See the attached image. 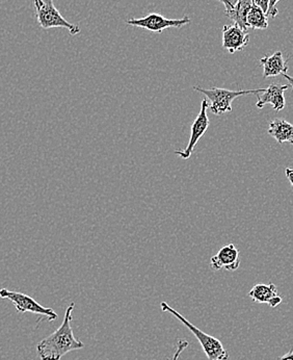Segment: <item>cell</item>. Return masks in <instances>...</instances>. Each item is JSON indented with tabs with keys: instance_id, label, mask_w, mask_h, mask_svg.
<instances>
[{
	"instance_id": "obj_21",
	"label": "cell",
	"mask_w": 293,
	"mask_h": 360,
	"mask_svg": "<svg viewBox=\"0 0 293 360\" xmlns=\"http://www.w3.org/2000/svg\"><path fill=\"white\" fill-rule=\"evenodd\" d=\"M279 360H293V352L290 350L287 354L283 355Z\"/></svg>"
},
{
	"instance_id": "obj_8",
	"label": "cell",
	"mask_w": 293,
	"mask_h": 360,
	"mask_svg": "<svg viewBox=\"0 0 293 360\" xmlns=\"http://www.w3.org/2000/svg\"><path fill=\"white\" fill-rule=\"evenodd\" d=\"M240 266V251L235 245L229 244L221 247L220 251L210 259V266L212 270H226L234 272Z\"/></svg>"
},
{
	"instance_id": "obj_14",
	"label": "cell",
	"mask_w": 293,
	"mask_h": 360,
	"mask_svg": "<svg viewBox=\"0 0 293 360\" xmlns=\"http://www.w3.org/2000/svg\"><path fill=\"white\" fill-rule=\"evenodd\" d=\"M253 6V0H238L233 10L225 12L226 16L229 17L234 25L240 26L245 32L247 30V15Z\"/></svg>"
},
{
	"instance_id": "obj_16",
	"label": "cell",
	"mask_w": 293,
	"mask_h": 360,
	"mask_svg": "<svg viewBox=\"0 0 293 360\" xmlns=\"http://www.w3.org/2000/svg\"><path fill=\"white\" fill-rule=\"evenodd\" d=\"M279 1L280 0H268V12H266V16L275 18L279 14V11L277 8V4Z\"/></svg>"
},
{
	"instance_id": "obj_10",
	"label": "cell",
	"mask_w": 293,
	"mask_h": 360,
	"mask_svg": "<svg viewBox=\"0 0 293 360\" xmlns=\"http://www.w3.org/2000/svg\"><path fill=\"white\" fill-rule=\"evenodd\" d=\"M249 42V36L247 32L236 25H225L223 27V47L230 52L242 51Z\"/></svg>"
},
{
	"instance_id": "obj_5",
	"label": "cell",
	"mask_w": 293,
	"mask_h": 360,
	"mask_svg": "<svg viewBox=\"0 0 293 360\" xmlns=\"http://www.w3.org/2000/svg\"><path fill=\"white\" fill-rule=\"evenodd\" d=\"M0 298L10 300L16 307L17 311L20 312V314L32 312V314L45 316L49 322L58 319V314L53 309L42 307L32 297L22 294V292H13V290H6V288H1L0 290Z\"/></svg>"
},
{
	"instance_id": "obj_18",
	"label": "cell",
	"mask_w": 293,
	"mask_h": 360,
	"mask_svg": "<svg viewBox=\"0 0 293 360\" xmlns=\"http://www.w3.org/2000/svg\"><path fill=\"white\" fill-rule=\"evenodd\" d=\"M219 1H221L225 6V12H228V11L233 10L238 0H219Z\"/></svg>"
},
{
	"instance_id": "obj_1",
	"label": "cell",
	"mask_w": 293,
	"mask_h": 360,
	"mask_svg": "<svg viewBox=\"0 0 293 360\" xmlns=\"http://www.w3.org/2000/svg\"><path fill=\"white\" fill-rule=\"evenodd\" d=\"M75 304L71 303L65 312L64 321L58 330L41 340L37 346V352L41 360H60L72 351L84 348V344L74 336L71 322Z\"/></svg>"
},
{
	"instance_id": "obj_9",
	"label": "cell",
	"mask_w": 293,
	"mask_h": 360,
	"mask_svg": "<svg viewBox=\"0 0 293 360\" xmlns=\"http://www.w3.org/2000/svg\"><path fill=\"white\" fill-rule=\"evenodd\" d=\"M292 88L290 84H269L268 88L262 92V94H257L258 101L256 106L258 108H263L266 104H271L273 110L281 112L286 105L285 97L284 93Z\"/></svg>"
},
{
	"instance_id": "obj_6",
	"label": "cell",
	"mask_w": 293,
	"mask_h": 360,
	"mask_svg": "<svg viewBox=\"0 0 293 360\" xmlns=\"http://www.w3.org/2000/svg\"><path fill=\"white\" fill-rule=\"evenodd\" d=\"M190 22L192 20L188 16L181 19H168L164 18L162 15L156 14V13H151L144 18L130 19V20L126 21L128 25L144 28V30H150L152 32H158V34H162L168 28H181L182 26L190 25Z\"/></svg>"
},
{
	"instance_id": "obj_3",
	"label": "cell",
	"mask_w": 293,
	"mask_h": 360,
	"mask_svg": "<svg viewBox=\"0 0 293 360\" xmlns=\"http://www.w3.org/2000/svg\"><path fill=\"white\" fill-rule=\"evenodd\" d=\"M194 90L204 94L206 98L209 99L210 104L208 108L211 110L212 114L216 116L232 112V103L238 97L247 96L249 94H260L264 92L266 89H256V90L231 91L227 89L216 88L204 89L201 86H194Z\"/></svg>"
},
{
	"instance_id": "obj_20",
	"label": "cell",
	"mask_w": 293,
	"mask_h": 360,
	"mask_svg": "<svg viewBox=\"0 0 293 360\" xmlns=\"http://www.w3.org/2000/svg\"><path fill=\"white\" fill-rule=\"evenodd\" d=\"M285 174H286V176H287L288 180H289L290 186H292V184H293V181H292L293 171L292 170V169L286 168L285 169Z\"/></svg>"
},
{
	"instance_id": "obj_7",
	"label": "cell",
	"mask_w": 293,
	"mask_h": 360,
	"mask_svg": "<svg viewBox=\"0 0 293 360\" xmlns=\"http://www.w3.org/2000/svg\"><path fill=\"white\" fill-rule=\"evenodd\" d=\"M209 103H207L206 99H204L201 103V110H200L199 115L194 122H193L192 127H190V142L184 150H176L175 153L183 160H188L194 153L195 146L197 142L201 140L202 136L207 131L208 127L210 125L209 118H208L207 110Z\"/></svg>"
},
{
	"instance_id": "obj_4",
	"label": "cell",
	"mask_w": 293,
	"mask_h": 360,
	"mask_svg": "<svg viewBox=\"0 0 293 360\" xmlns=\"http://www.w3.org/2000/svg\"><path fill=\"white\" fill-rule=\"evenodd\" d=\"M36 8V16L38 19L39 25L43 30H50V28H66L71 34H77L80 32L79 26L72 25L67 21L62 16L58 8L54 6L53 0H42L41 4L34 6Z\"/></svg>"
},
{
	"instance_id": "obj_11",
	"label": "cell",
	"mask_w": 293,
	"mask_h": 360,
	"mask_svg": "<svg viewBox=\"0 0 293 360\" xmlns=\"http://www.w3.org/2000/svg\"><path fill=\"white\" fill-rule=\"evenodd\" d=\"M260 63L263 66V77H275L283 75L287 78L290 86H292V78L287 75V60H284L283 53L281 51L275 52L271 56H266L260 58Z\"/></svg>"
},
{
	"instance_id": "obj_22",
	"label": "cell",
	"mask_w": 293,
	"mask_h": 360,
	"mask_svg": "<svg viewBox=\"0 0 293 360\" xmlns=\"http://www.w3.org/2000/svg\"><path fill=\"white\" fill-rule=\"evenodd\" d=\"M41 2H42V0H34V6H39V4H41Z\"/></svg>"
},
{
	"instance_id": "obj_13",
	"label": "cell",
	"mask_w": 293,
	"mask_h": 360,
	"mask_svg": "<svg viewBox=\"0 0 293 360\" xmlns=\"http://www.w3.org/2000/svg\"><path fill=\"white\" fill-rule=\"evenodd\" d=\"M268 134L279 144L293 143V127L292 123L284 119H273L269 122Z\"/></svg>"
},
{
	"instance_id": "obj_2",
	"label": "cell",
	"mask_w": 293,
	"mask_h": 360,
	"mask_svg": "<svg viewBox=\"0 0 293 360\" xmlns=\"http://www.w3.org/2000/svg\"><path fill=\"white\" fill-rule=\"evenodd\" d=\"M162 311L169 312V314H173L176 319L180 321L190 333L195 336L197 340H199L200 345L203 348L204 352H205L206 356L208 360H228L229 359V354L227 351L223 348V344L218 340V338H214V336L207 335V333L202 331L201 329L195 327L194 324L186 320L183 316L177 310L171 307L168 303L162 302L160 304Z\"/></svg>"
},
{
	"instance_id": "obj_17",
	"label": "cell",
	"mask_w": 293,
	"mask_h": 360,
	"mask_svg": "<svg viewBox=\"0 0 293 360\" xmlns=\"http://www.w3.org/2000/svg\"><path fill=\"white\" fill-rule=\"evenodd\" d=\"M188 347V340H179V342H177V349H176L175 354H174L173 359L171 360L179 359L180 355H181V353L183 352Z\"/></svg>"
},
{
	"instance_id": "obj_19",
	"label": "cell",
	"mask_w": 293,
	"mask_h": 360,
	"mask_svg": "<svg viewBox=\"0 0 293 360\" xmlns=\"http://www.w3.org/2000/svg\"><path fill=\"white\" fill-rule=\"evenodd\" d=\"M253 4L257 6L258 8H261L266 14L268 8V0H253Z\"/></svg>"
},
{
	"instance_id": "obj_15",
	"label": "cell",
	"mask_w": 293,
	"mask_h": 360,
	"mask_svg": "<svg viewBox=\"0 0 293 360\" xmlns=\"http://www.w3.org/2000/svg\"><path fill=\"white\" fill-rule=\"evenodd\" d=\"M247 28L252 30H266L268 27V19L266 13L253 4L247 15Z\"/></svg>"
},
{
	"instance_id": "obj_12",
	"label": "cell",
	"mask_w": 293,
	"mask_h": 360,
	"mask_svg": "<svg viewBox=\"0 0 293 360\" xmlns=\"http://www.w3.org/2000/svg\"><path fill=\"white\" fill-rule=\"evenodd\" d=\"M249 296L255 302L268 304L271 307H279L283 301V299L278 292L277 286L273 283L257 284L249 290Z\"/></svg>"
}]
</instances>
